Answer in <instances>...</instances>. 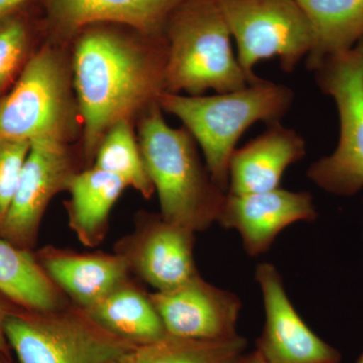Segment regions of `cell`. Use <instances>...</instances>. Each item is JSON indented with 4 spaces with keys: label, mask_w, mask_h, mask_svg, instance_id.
Here are the masks:
<instances>
[{
    "label": "cell",
    "mask_w": 363,
    "mask_h": 363,
    "mask_svg": "<svg viewBox=\"0 0 363 363\" xmlns=\"http://www.w3.org/2000/svg\"><path fill=\"white\" fill-rule=\"evenodd\" d=\"M74 86L83 130L85 168L92 167L102 138L114 123L136 121L167 93L168 45L164 35L133 26L97 23L71 43Z\"/></svg>",
    "instance_id": "6da1fadb"
},
{
    "label": "cell",
    "mask_w": 363,
    "mask_h": 363,
    "mask_svg": "<svg viewBox=\"0 0 363 363\" xmlns=\"http://www.w3.org/2000/svg\"><path fill=\"white\" fill-rule=\"evenodd\" d=\"M135 130L162 218L195 233L206 230L227 193L212 180L195 138L184 126L169 125L160 104L136 121Z\"/></svg>",
    "instance_id": "7a4b0ae2"
},
{
    "label": "cell",
    "mask_w": 363,
    "mask_h": 363,
    "mask_svg": "<svg viewBox=\"0 0 363 363\" xmlns=\"http://www.w3.org/2000/svg\"><path fill=\"white\" fill-rule=\"evenodd\" d=\"M293 90L262 79L241 89L210 96L164 93V112L180 119L201 147L212 180L227 193L228 167L236 145L252 124L279 123L290 111Z\"/></svg>",
    "instance_id": "3957f363"
},
{
    "label": "cell",
    "mask_w": 363,
    "mask_h": 363,
    "mask_svg": "<svg viewBox=\"0 0 363 363\" xmlns=\"http://www.w3.org/2000/svg\"><path fill=\"white\" fill-rule=\"evenodd\" d=\"M82 130L71 45L45 42L0 99V138L75 145Z\"/></svg>",
    "instance_id": "277c9868"
},
{
    "label": "cell",
    "mask_w": 363,
    "mask_h": 363,
    "mask_svg": "<svg viewBox=\"0 0 363 363\" xmlns=\"http://www.w3.org/2000/svg\"><path fill=\"white\" fill-rule=\"evenodd\" d=\"M164 38L167 92L200 96L252 85L234 56L219 0H183L167 21Z\"/></svg>",
    "instance_id": "5b68a950"
},
{
    "label": "cell",
    "mask_w": 363,
    "mask_h": 363,
    "mask_svg": "<svg viewBox=\"0 0 363 363\" xmlns=\"http://www.w3.org/2000/svg\"><path fill=\"white\" fill-rule=\"evenodd\" d=\"M6 335L20 363H117L138 347L104 330L77 306L18 308L7 318Z\"/></svg>",
    "instance_id": "8992f818"
},
{
    "label": "cell",
    "mask_w": 363,
    "mask_h": 363,
    "mask_svg": "<svg viewBox=\"0 0 363 363\" xmlns=\"http://www.w3.org/2000/svg\"><path fill=\"white\" fill-rule=\"evenodd\" d=\"M314 73L320 90L337 106L340 135L335 152L309 167L308 179L330 194L357 195L363 188V38L325 59Z\"/></svg>",
    "instance_id": "52a82bcc"
},
{
    "label": "cell",
    "mask_w": 363,
    "mask_h": 363,
    "mask_svg": "<svg viewBox=\"0 0 363 363\" xmlns=\"http://www.w3.org/2000/svg\"><path fill=\"white\" fill-rule=\"evenodd\" d=\"M238 63L250 84L262 80L253 68L278 58L281 70L293 73L312 48L311 26L297 0H219Z\"/></svg>",
    "instance_id": "ba28073f"
},
{
    "label": "cell",
    "mask_w": 363,
    "mask_h": 363,
    "mask_svg": "<svg viewBox=\"0 0 363 363\" xmlns=\"http://www.w3.org/2000/svg\"><path fill=\"white\" fill-rule=\"evenodd\" d=\"M83 169L79 143H30L13 201L0 227V238L33 252L50 203L60 193L67 192L72 179Z\"/></svg>",
    "instance_id": "9c48e42d"
},
{
    "label": "cell",
    "mask_w": 363,
    "mask_h": 363,
    "mask_svg": "<svg viewBox=\"0 0 363 363\" xmlns=\"http://www.w3.org/2000/svg\"><path fill=\"white\" fill-rule=\"evenodd\" d=\"M195 234L161 214L143 212L135 230L118 243L116 252L125 259L130 272L156 292H166L199 274L194 259Z\"/></svg>",
    "instance_id": "30bf717a"
},
{
    "label": "cell",
    "mask_w": 363,
    "mask_h": 363,
    "mask_svg": "<svg viewBox=\"0 0 363 363\" xmlns=\"http://www.w3.org/2000/svg\"><path fill=\"white\" fill-rule=\"evenodd\" d=\"M255 281L264 309V326L255 350L267 363H341L340 352L317 336L296 311L274 264H257Z\"/></svg>",
    "instance_id": "8fae6325"
},
{
    "label": "cell",
    "mask_w": 363,
    "mask_h": 363,
    "mask_svg": "<svg viewBox=\"0 0 363 363\" xmlns=\"http://www.w3.org/2000/svg\"><path fill=\"white\" fill-rule=\"evenodd\" d=\"M167 333L179 337L222 339L238 334L242 302L199 274L166 292L150 294Z\"/></svg>",
    "instance_id": "7c38bea8"
},
{
    "label": "cell",
    "mask_w": 363,
    "mask_h": 363,
    "mask_svg": "<svg viewBox=\"0 0 363 363\" xmlns=\"http://www.w3.org/2000/svg\"><path fill=\"white\" fill-rule=\"evenodd\" d=\"M317 218L311 193L278 188L252 194L227 193L216 223L238 231L245 252L255 257L269 252L286 227Z\"/></svg>",
    "instance_id": "4fadbf2b"
},
{
    "label": "cell",
    "mask_w": 363,
    "mask_h": 363,
    "mask_svg": "<svg viewBox=\"0 0 363 363\" xmlns=\"http://www.w3.org/2000/svg\"><path fill=\"white\" fill-rule=\"evenodd\" d=\"M183 0H40L47 42L71 45L85 26L123 23L164 35L169 16Z\"/></svg>",
    "instance_id": "5bb4252c"
},
{
    "label": "cell",
    "mask_w": 363,
    "mask_h": 363,
    "mask_svg": "<svg viewBox=\"0 0 363 363\" xmlns=\"http://www.w3.org/2000/svg\"><path fill=\"white\" fill-rule=\"evenodd\" d=\"M267 128L240 149L229 161L228 191L230 194H252L279 188L286 169L306 156L303 136L281 123Z\"/></svg>",
    "instance_id": "9a60e30c"
},
{
    "label": "cell",
    "mask_w": 363,
    "mask_h": 363,
    "mask_svg": "<svg viewBox=\"0 0 363 363\" xmlns=\"http://www.w3.org/2000/svg\"><path fill=\"white\" fill-rule=\"evenodd\" d=\"M35 255L52 283L81 309L96 304L130 274L128 262L117 252L78 253L45 247Z\"/></svg>",
    "instance_id": "2e32d148"
},
{
    "label": "cell",
    "mask_w": 363,
    "mask_h": 363,
    "mask_svg": "<svg viewBox=\"0 0 363 363\" xmlns=\"http://www.w3.org/2000/svg\"><path fill=\"white\" fill-rule=\"evenodd\" d=\"M125 188L121 178L94 167L72 179L65 202L69 226L85 247H96L104 240L112 208Z\"/></svg>",
    "instance_id": "e0dca14e"
},
{
    "label": "cell",
    "mask_w": 363,
    "mask_h": 363,
    "mask_svg": "<svg viewBox=\"0 0 363 363\" xmlns=\"http://www.w3.org/2000/svg\"><path fill=\"white\" fill-rule=\"evenodd\" d=\"M82 310L104 330L135 346L155 342L168 334L150 294L128 279L96 304Z\"/></svg>",
    "instance_id": "ac0fdd59"
},
{
    "label": "cell",
    "mask_w": 363,
    "mask_h": 363,
    "mask_svg": "<svg viewBox=\"0 0 363 363\" xmlns=\"http://www.w3.org/2000/svg\"><path fill=\"white\" fill-rule=\"evenodd\" d=\"M311 26L306 68L316 70L328 57L348 51L363 38V0H297Z\"/></svg>",
    "instance_id": "d6986e66"
},
{
    "label": "cell",
    "mask_w": 363,
    "mask_h": 363,
    "mask_svg": "<svg viewBox=\"0 0 363 363\" xmlns=\"http://www.w3.org/2000/svg\"><path fill=\"white\" fill-rule=\"evenodd\" d=\"M0 292L33 311H54L68 306L66 296L40 267L35 252L0 238Z\"/></svg>",
    "instance_id": "ffe728a7"
},
{
    "label": "cell",
    "mask_w": 363,
    "mask_h": 363,
    "mask_svg": "<svg viewBox=\"0 0 363 363\" xmlns=\"http://www.w3.org/2000/svg\"><path fill=\"white\" fill-rule=\"evenodd\" d=\"M242 336L222 339L179 337L167 334L155 342L138 346L131 363H236L247 350Z\"/></svg>",
    "instance_id": "44dd1931"
},
{
    "label": "cell",
    "mask_w": 363,
    "mask_h": 363,
    "mask_svg": "<svg viewBox=\"0 0 363 363\" xmlns=\"http://www.w3.org/2000/svg\"><path fill=\"white\" fill-rule=\"evenodd\" d=\"M45 42L40 6L0 23V99L13 89Z\"/></svg>",
    "instance_id": "7402d4cb"
},
{
    "label": "cell",
    "mask_w": 363,
    "mask_h": 363,
    "mask_svg": "<svg viewBox=\"0 0 363 363\" xmlns=\"http://www.w3.org/2000/svg\"><path fill=\"white\" fill-rule=\"evenodd\" d=\"M92 167L118 177L145 199L156 193L143 162L135 121H118L105 133Z\"/></svg>",
    "instance_id": "603a6c76"
},
{
    "label": "cell",
    "mask_w": 363,
    "mask_h": 363,
    "mask_svg": "<svg viewBox=\"0 0 363 363\" xmlns=\"http://www.w3.org/2000/svg\"><path fill=\"white\" fill-rule=\"evenodd\" d=\"M30 143L0 138V227L11 207Z\"/></svg>",
    "instance_id": "cb8c5ba5"
},
{
    "label": "cell",
    "mask_w": 363,
    "mask_h": 363,
    "mask_svg": "<svg viewBox=\"0 0 363 363\" xmlns=\"http://www.w3.org/2000/svg\"><path fill=\"white\" fill-rule=\"evenodd\" d=\"M21 308L13 302L4 294L0 292V352L11 355V346L6 335V322L7 318Z\"/></svg>",
    "instance_id": "d4e9b609"
},
{
    "label": "cell",
    "mask_w": 363,
    "mask_h": 363,
    "mask_svg": "<svg viewBox=\"0 0 363 363\" xmlns=\"http://www.w3.org/2000/svg\"><path fill=\"white\" fill-rule=\"evenodd\" d=\"M40 6V0H0V23L14 14Z\"/></svg>",
    "instance_id": "484cf974"
},
{
    "label": "cell",
    "mask_w": 363,
    "mask_h": 363,
    "mask_svg": "<svg viewBox=\"0 0 363 363\" xmlns=\"http://www.w3.org/2000/svg\"><path fill=\"white\" fill-rule=\"evenodd\" d=\"M236 363H267L257 350L252 351V353H243L240 359Z\"/></svg>",
    "instance_id": "4316f807"
},
{
    "label": "cell",
    "mask_w": 363,
    "mask_h": 363,
    "mask_svg": "<svg viewBox=\"0 0 363 363\" xmlns=\"http://www.w3.org/2000/svg\"><path fill=\"white\" fill-rule=\"evenodd\" d=\"M0 363H11L9 362V355L0 352Z\"/></svg>",
    "instance_id": "83f0119b"
},
{
    "label": "cell",
    "mask_w": 363,
    "mask_h": 363,
    "mask_svg": "<svg viewBox=\"0 0 363 363\" xmlns=\"http://www.w3.org/2000/svg\"><path fill=\"white\" fill-rule=\"evenodd\" d=\"M131 354H133V353H131ZM130 355V357L124 358V359L121 360V362H119L117 363H131Z\"/></svg>",
    "instance_id": "f1b7e54d"
},
{
    "label": "cell",
    "mask_w": 363,
    "mask_h": 363,
    "mask_svg": "<svg viewBox=\"0 0 363 363\" xmlns=\"http://www.w3.org/2000/svg\"><path fill=\"white\" fill-rule=\"evenodd\" d=\"M357 363H363V353H362V355H360V357L358 358V360H357Z\"/></svg>",
    "instance_id": "f546056e"
}]
</instances>
